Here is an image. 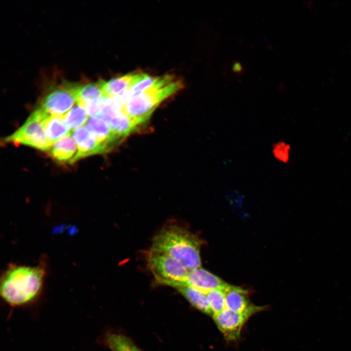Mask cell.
Listing matches in <instances>:
<instances>
[{"instance_id":"cell-16","label":"cell","mask_w":351,"mask_h":351,"mask_svg":"<svg viewBox=\"0 0 351 351\" xmlns=\"http://www.w3.org/2000/svg\"><path fill=\"white\" fill-rule=\"evenodd\" d=\"M103 97L100 81L79 86L77 92V103L84 107L88 104L97 101Z\"/></svg>"},{"instance_id":"cell-14","label":"cell","mask_w":351,"mask_h":351,"mask_svg":"<svg viewBox=\"0 0 351 351\" xmlns=\"http://www.w3.org/2000/svg\"><path fill=\"white\" fill-rule=\"evenodd\" d=\"M175 288L195 308L212 316L206 293L186 284Z\"/></svg>"},{"instance_id":"cell-17","label":"cell","mask_w":351,"mask_h":351,"mask_svg":"<svg viewBox=\"0 0 351 351\" xmlns=\"http://www.w3.org/2000/svg\"><path fill=\"white\" fill-rule=\"evenodd\" d=\"M105 340L111 351H141L130 338L121 334L109 333Z\"/></svg>"},{"instance_id":"cell-20","label":"cell","mask_w":351,"mask_h":351,"mask_svg":"<svg viewBox=\"0 0 351 351\" xmlns=\"http://www.w3.org/2000/svg\"><path fill=\"white\" fill-rule=\"evenodd\" d=\"M273 153L276 158L285 161L288 158V148L284 144H277L273 148Z\"/></svg>"},{"instance_id":"cell-10","label":"cell","mask_w":351,"mask_h":351,"mask_svg":"<svg viewBox=\"0 0 351 351\" xmlns=\"http://www.w3.org/2000/svg\"><path fill=\"white\" fill-rule=\"evenodd\" d=\"M149 75L142 73H132L110 79L100 80L103 97H116L145 79Z\"/></svg>"},{"instance_id":"cell-11","label":"cell","mask_w":351,"mask_h":351,"mask_svg":"<svg viewBox=\"0 0 351 351\" xmlns=\"http://www.w3.org/2000/svg\"><path fill=\"white\" fill-rule=\"evenodd\" d=\"M86 127L107 152L120 142V139L112 131L109 124L99 116H90Z\"/></svg>"},{"instance_id":"cell-9","label":"cell","mask_w":351,"mask_h":351,"mask_svg":"<svg viewBox=\"0 0 351 351\" xmlns=\"http://www.w3.org/2000/svg\"><path fill=\"white\" fill-rule=\"evenodd\" d=\"M185 284L205 293L219 288H224L228 284L209 271L199 267L189 271Z\"/></svg>"},{"instance_id":"cell-8","label":"cell","mask_w":351,"mask_h":351,"mask_svg":"<svg viewBox=\"0 0 351 351\" xmlns=\"http://www.w3.org/2000/svg\"><path fill=\"white\" fill-rule=\"evenodd\" d=\"M78 147L75 161L96 154L107 152L105 147L96 139L86 126L76 129L73 133Z\"/></svg>"},{"instance_id":"cell-19","label":"cell","mask_w":351,"mask_h":351,"mask_svg":"<svg viewBox=\"0 0 351 351\" xmlns=\"http://www.w3.org/2000/svg\"><path fill=\"white\" fill-rule=\"evenodd\" d=\"M226 287L214 289L206 293L212 316L226 309Z\"/></svg>"},{"instance_id":"cell-3","label":"cell","mask_w":351,"mask_h":351,"mask_svg":"<svg viewBox=\"0 0 351 351\" xmlns=\"http://www.w3.org/2000/svg\"><path fill=\"white\" fill-rule=\"evenodd\" d=\"M183 86L182 82L173 75L156 77L149 88L129 98L122 107V111L137 128L148 119L161 101Z\"/></svg>"},{"instance_id":"cell-1","label":"cell","mask_w":351,"mask_h":351,"mask_svg":"<svg viewBox=\"0 0 351 351\" xmlns=\"http://www.w3.org/2000/svg\"><path fill=\"white\" fill-rule=\"evenodd\" d=\"M45 274L43 265H10L1 277V297L13 307L31 304L42 292Z\"/></svg>"},{"instance_id":"cell-15","label":"cell","mask_w":351,"mask_h":351,"mask_svg":"<svg viewBox=\"0 0 351 351\" xmlns=\"http://www.w3.org/2000/svg\"><path fill=\"white\" fill-rule=\"evenodd\" d=\"M44 126L46 136L52 144L58 138L71 133L64 121V116H50L44 120Z\"/></svg>"},{"instance_id":"cell-4","label":"cell","mask_w":351,"mask_h":351,"mask_svg":"<svg viewBox=\"0 0 351 351\" xmlns=\"http://www.w3.org/2000/svg\"><path fill=\"white\" fill-rule=\"evenodd\" d=\"M50 116L38 107L19 129L4 138V142L25 145L47 151L53 144L46 136L44 122Z\"/></svg>"},{"instance_id":"cell-12","label":"cell","mask_w":351,"mask_h":351,"mask_svg":"<svg viewBox=\"0 0 351 351\" xmlns=\"http://www.w3.org/2000/svg\"><path fill=\"white\" fill-rule=\"evenodd\" d=\"M47 152L58 163L73 164L75 162L78 147L70 134L55 141Z\"/></svg>"},{"instance_id":"cell-21","label":"cell","mask_w":351,"mask_h":351,"mask_svg":"<svg viewBox=\"0 0 351 351\" xmlns=\"http://www.w3.org/2000/svg\"><path fill=\"white\" fill-rule=\"evenodd\" d=\"M233 70L234 72L239 73L242 71V67L241 64L238 62H235L233 66Z\"/></svg>"},{"instance_id":"cell-6","label":"cell","mask_w":351,"mask_h":351,"mask_svg":"<svg viewBox=\"0 0 351 351\" xmlns=\"http://www.w3.org/2000/svg\"><path fill=\"white\" fill-rule=\"evenodd\" d=\"M79 85L64 82L51 89L40 102L38 107L46 114L63 116L77 102V92Z\"/></svg>"},{"instance_id":"cell-2","label":"cell","mask_w":351,"mask_h":351,"mask_svg":"<svg viewBox=\"0 0 351 351\" xmlns=\"http://www.w3.org/2000/svg\"><path fill=\"white\" fill-rule=\"evenodd\" d=\"M200 241L182 227H164L155 236L150 249L168 254L180 262L188 271L200 267Z\"/></svg>"},{"instance_id":"cell-18","label":"cell","mask_w":351,"mask_h":351,"mask_svg":"<svg viewBox=\"0 0 351 351\" xmlns=\"http://www.w3.org/2000/svg\"><path fill=\"white\" fill-rule=\"evenodd\" d=\"M88 116L85 109L77 104L64 115V118L69 129L74 130L85 123Z\"/></svg>"},{"instance_id":"cell-5","label":"cell","mask_w":351,"mask_h":351,"mask_svg":"<svg viewBox=\"0 0 351 351\" xmlns=\"http://www.w3.org/2000/svg\"><path fill=\"white\" fill-rule=\"evenodd\" d=\"M148 266L156 281L174 288L185 284L189 271L180 262L165 254L150 249Z\"/></svg>"},{"instance_id":"cell-13","label":"cell","mask_w":351,"mask_h":351,"mask_svg":"<svg viewBox=\"0 0 351 351\" xmlns=\"http://www.w3.org/2000/svg\"><path fill=\"white\" fill-rule=\"evenodd\" d=\"M248 292L241 287L228 284L225 288L226 309L243 312L252 308L254 305L250 302Z\"/></svg>"},{"instance_id":"cell-7","label":"cell","mask_w":351,"mask_h":351,"mask_svg":"<svg viewBox=\"0 0 351 351\" xmlns=\"http://www.w3.org/2000/svg\"><path fill=\"white\" fill-rule=\"evenodd\" d=\"M265 307L254 305L243 312H235L225 309L213 316V319L224 338L229 341L239 339L242 329L248 319L256 313L262 311Z\"/></svg>"}]
</instances>
